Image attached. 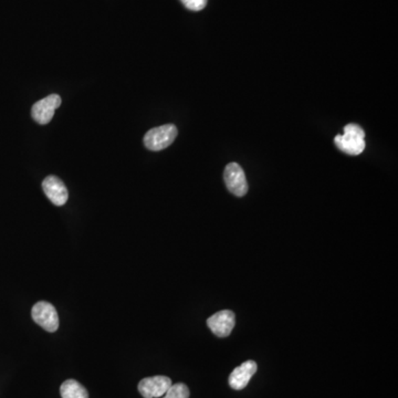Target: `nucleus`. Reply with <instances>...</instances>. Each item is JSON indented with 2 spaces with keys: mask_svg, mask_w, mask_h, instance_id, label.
Instances as JSON below:
<instances>
[{
  "mask_svg": "<svg viewBox=\"0 0 398 398\" xmlns=\"http://www.w3.org/2000/svg\"><path fill=\"white\" fill-rule=\"evenodd\" d=\"M61 105L60 95H50L42 100L38 101L32 109V116L37 123H49L55 115V110Z\"/></svg>",
  "mask_w": 398,
  "mask_h": 398,
  "instance_id": "nucleus-5",
  "label": "nucleus"
},
{
  "mask_svg": "<svg viewBox=\"0 0 398 398\" xmlns=\"http://www.w3.org/2000/svg\"><path fill=\"white\" fill-rule=\"evenodd\" d=\"M334 143L345 154L356 156L362 154L366 147L365 132L358 124H347L344 126V134L336 135Z\"/></svg>",
  "mask_w": 398,
  "mask_h": 398,
  "instance_id": "nucleus-1",
  "label": "nucleus"
},
{
  "mask_svg": "<svg viewBox=\"0 0 398 398\" xmlns=\"http://www.w3.org/2000/svg\"><path fill=\"white\" fill-rule=\"evenodd\" d=\"M224 179L228 190L237 197H244L248 192L246 175L239 164L230 163L227 165Z\"/></svg>",
  "mask_w": 398,
  "mask_h": 398,
  "instance_id": "nucleus-4",
  "label": "nucleus"
},
{
  "mask_svg": "<svg viewBox=\"0 0 398 398\" xmlns=\"http://www.w3.org/2000/svg\"><path fill=\"white\" fill-rule=\"evenodd\" d=\"M163 398H189V390L188 387L184 383H177V384H172V386L169 387V390H167Z\"/></svg>",
  "mask_w": 398,
  "mask_h": 398,
  "instance_id": "nucleus-11",
  "label": "nucleus"
},
{
  "mask_svg": "<svg viewBox=\"0 0 398 398\" xmlns=\"http://www.w3.org/2000/svg\"><path fill=\"white\" fill-rule=\"evenodd\" d=\"M178 129L174 124H165L149 129L144 136V145L149 151L158 152L171 147L177 138Z\"/></svg>",
  "mask_w": 398,
  "mask_h": 398,
  "instance_id": "nucleus-2",
  "label": "nucleus"
},
{
  "mask_svg": "<svg viewBox=\"0 0 398 398\" xmlns=\"http://www.w3.org/2000/svg\"><path fill=\"white\" fill-rule=\"evenodd\" d=\"M43 192L55 206H63L68 201L69 192L66 185L57 176H48L42 182Z\"/></svg>",
  "mask_w": 398,
  "mask_h": 398,
  "instance_id": "nucleus-8",
  "label": "nucleus"
},
{
  "mask_svg": "<svg viewBox=\"0 0 398 398\" xmlns=\"http://www.w3.org/2000/svg\"><path fill=\"white\" fill-rule=\"evenodd\" d=\"M32 315L34 321L48 332H55L59 327L57 310L47 301H40L36 303L32 308Z\"/></svg>",
  "mask_w": 398,
  "mask_h": 398,
  "instance_id": "nucleus-3",
  "label": "nucleus"
},
{
  "mask_svg": "<svg viewBox=\"0 0 398 398\" xmlns=\"http://www.w3.org/2000/svg\"><path fill=\"white\" fill-rule=\"evenodd\" d=\"M235 313L230 310L219 311L207 320V325L218 338L229 336L232 329L235 327Z\"/></svg>",
  "mask_w": 398,
  "mask_h": 398,
  "instance_id": "nucleus-6",
  "label": "nucleus"
},
{
  "mask_svg": "<svg viewBox=\"0 0 398 398\" xmlns=\"http://www.w3.org/2000/svg\"><path fill=\"white\" fill-rule=\"evenodd\" d=\"M61 397L62 398H89V393L86 390V387L75 381V380H68L61 385Z\"/></svg>",
  "mask_w": 398,
  "mask_h": 398,
  "instance_id": "nucleus-10",
  "label": "nucleus"
},
{
  "mask_svg": "<svg viewBox=\"0 0 398 398\" xmlns=\"http://www.w3.org/2000/svg\"><path fill=\"white\" fill-rule=\"evenodd\" d=\"M257 363L253 361H247L241 364L240 366L236 367L229 375V386L232 390H241L248 385L252 376L257 372Z\"/></svg>",
  "mask_w": 398,
  "mask_h": 398,
  "instance_id": "nucleus-9",
  "label": "nucleus"
},
{
  "mask_svg": "<svg viewBox=\"0 0 398 398\" xmlns=\"http://www.w3.org/2000/svg\"><path fill=\"white\" fill-rule=\"evenodd\" d=\"M172 380L167 376L158 375L153 377H147L142 380L138 384V392L144 398H158L164 396V394L172 386Z\"/></svg>",
  "mask_w": 398,
  "mask_h": 398,
  "instance_id": "nucleus-7",
  "label": "nucleus"
},
{
  "mask_svg": "<svg viewBox=\"0 0 398 398\" xmlns=\"http://www.w3.org/2000/svg\"><path fill=\"white\" fill-rule=\"evenodd\" d=\"M184 6L192 12H199L203 10L207 5V0H181Z\"/></svg>",
  "mask_w": 398,
  "mask_h": 398,
  "instance_id": "nucleus-12",
  "label": "nucleus"
}]
</instances>
